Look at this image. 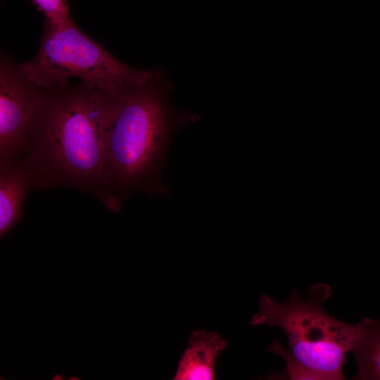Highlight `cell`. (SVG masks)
Returning a JSON list of instances; mask_svg holds the SVG:
<instances>
[{
    "label": "cell",
    "mask_w": 380,
    "mask_h": 380,
    "mask_svg": "<svg viewBox=\"0 0 380 380\" xmlns=\"http://www.w3.org/2000/svg\"><path fill=\"white\" fill-rule=\"evenodd\" d=\"M19 67L39 87L77 77L108 94L142 83L151 75V70L132 68L114 57L81 30L71 17L58 22L45 20L38 51Z\"/></svg>",
    "instance_id": "obj_4"
},
{
    "label": "cell",
    "mask_w": 380,
    "mask_h": 380,
    "mask_svg": "<svg viewBox=\"0 0 380 380\" xmlns=\"http://www.w3.org/2000/svg\"><path fill=\"white\" fill-rule=\"evenodd\" d=\"M306 299L293 290L281 303L263 294L259 310L251 324L281 328L286 334L290 354L317 380L344 379L343 367L362 333L365 318L350 324L334 318L323 308L331 293L329 286L318 284L310 288Z\"/></svg>",
    "instance_id": "obj_3"
},
{
    "label": "cell",
    "mask_w": 380,
    "mask_h": 380,
    "mask_svg": "<svg viewBox=\"0 0 380 380\" xmlns=\"http://www.w3.org/2000/svg\"><path fill=\"white\" fill-rule=\"evenodd\" d=\"M108 93L84 82L39 87L24 158L38 190L70 188L103 205L101 184Z\"/></svg>",
    "instance_id": "obj_2"
},
{
    "label": "cell",
    "mask_w": 380,
    "mask_h": 380,
    "mask_svg": "<svg viewBox=\"0 0 380 380\" xmlns=\"http://www.w3.org/2000/svg\"><path fill=\"white\" fill-rule=\"evenodd\" d=\"M364 318L362 333L350 351L358 368L353 379L380 380V320Z\"/></svg>",
    "instance_id": "obj_8"
},
{
    "label": "cell",
    "mask_w": 380,
    "mask_h": 380,
    "mask_svg": "<svg viewBox=\"0 0 380 380\" xmlns=\"http://www.w3.org/2000/svg\"><path fill=\"white\" fill-rule=\"evenodd\" d=\"M51 379L54 380H62L64 379L63 376L60 374H56L53 376Z\"/></svg>",
    "instance_id": "obj_11"
},
{
    "label": "cell",
    "mask_w": 380,
    "mask_h": 380,
    "mask_svg": "<svg viewBox=\"0 0 380 380\" xmlns=\"http://www.w3.org/2000/svg\"><path fill=\"white\" fill-rule=\"evenodd\" d=\"M172 87L162 70L153 69L142 83L108 94L101 172L108 211L119 213L137 193L169 194L163 171L172 138L199 119L173 107Z\"/></svg>",
    "instance_id": "obj_1"
},
{
    "label": "cell",
    "mask_w": 380,
    "mask_h": 380,
    "mask_svg": "<svg viewBox=\"0 0 380 380\" xmlns=\"http://www.w3.org/2000/svg\"><path fill=\"white\" fill-rule=\"evenodd\" d=\"M227 344V341L215 331H194L178 362L174 379H215L216 360Z\"/></svg>",
    "instance_id": "obj_7"
},
{
    "label": "cell",
    "mask_w": 380,
    "mask_h": 380,
    "mask_svg": "<svg viewBox=\"0 0 380 380\" xmlns=\"http://www.w3.org/2000/svg\"><path fill=\"white\" fill-rule=\"evenodd\" d=\"M32 1L44 14L46 20L58 22L70 17L68 0H32Z\"/></svg>",
    "instance_id": "obj_10"
},
{
    "label": "cell",
    "mask_w": 380,
    "mask_h": 380,
    "mask_svg": "<svg viewBox=\"0 0 380 380\" xmlns=\"http://www.w3.org/2000/svg\"><path fill=\"white\" fill-rule=\"evenodd\" d=\"M39 87L4 51L0 57V163L15 162L27 151L30 125Z\"/></svg>",
    "instance_id": "obj_5"
},
{
    "label": "cell",
    "mask_w": 380,
    "mask_h": 380,
    "mask_svg": "<svg viewBox=\"0 0 380 380\" xmlns=\"http://www.w3.org/2000/svg\"><path fill=\"white\" fill-rule=\"evenodd\" d=\"M268 350L283 357L286 363L285 371L283 372L284 377L287 379H315L317 377L307 369L303 367L290 354L289 350L285 349L277 341L274 340L269 346Z\"/></svg>",
    "instance_id": "obj_9"
},
{
    "label": "cell",
    "mask_w": 380,
    "mask_h": 380,
    "mask_svg": "<svg viewBox=\"0 0 380 380\" xmlns=\"http://www.w3.org/2000/svg\"><path fill=\"white\" fill-rule=\"evenodd\" d=\"M37 189V181L26 159L0 163V239L21 221L29 194Z\"/></svg>",
    "instance_id": "obj_6"
},
{
    "label": "cell",
    "mask_w": 380,
    "mask_h": 380,
    "mask_svg": "<svg viewBox=\"0 0 380 380\" xmlns=\"http://www.w3.org/2000/svg\"><path fill=\"white\" fill-rule=\"evenodd\" d=\"M69 379H70V380H78V379H79V378H75H75L70 377V378H69Z\"/></svg>",
    "instance_id": "obj_12"
}]
</instances>
